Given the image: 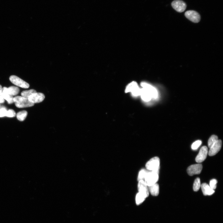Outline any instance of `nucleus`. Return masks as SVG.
Here are the masks:
<instances>
[{
  "label": "nucleus",
  "mask_w": 223,
  "mask_h": 223,
  "mask_svg": "<svg viewBox=\"0 0 223 223\" xmlns=\"http://www.w3.org/2000/svg\"><path fill=\"white\" fill-rule=\"evenodd\" d=\"M13 100L16 106L20 108L32 107L35 105L30 102L28 98L23 97L16 96L14 98Z\"/></svg>",
  "instance_id": "3"
},
{
  "label": "nucleus",
  "mask_w": 223,
  "mask_h": 223,
  "mask_svg": "<svg viewBox=\"0 0 223 223\" xmlns=\"http://www.w3.org/2000/svg\"><path fill=\"white\" fill-rule=\"evenodd\" d=\"M45 98V96L44 94L37 92L31 95L28 99L30 102L35 104L42 102Z\"/></svg>",
  "instance_id": "10"
},
{
  "label": "nucleus",
  "mask_w": 223,
  "mask_h": 223,
  "mask_svg": "<svg viewBox=\"0 0 223 223\" xmlns=\"http://www.w3.org/2000/svg\"><path fill=\"white\" fill-rule=\"evenodd\" d=\"M173 8L179 13H182L186 9V4L181 0H175L171 3Z\"/></svg>",
  "instance_id": "9"
},
{
  "label": "nucleus",
  "mask_w": 223,
  "mask_h": 223,
  "mask_svg": "<svg viewBox=\"0 0 223 223\" xmlns=\"http://www.w3.org/2000/svg\"><path fill=\"white\" fill-rule=\"evenodd\" d=\"M218 140V137L217 136L215 135L212 136L208 141V147L210 148Z\"/></svg>",
  "instance_id": "23"
},
{
  "label": "nucleus",
  "mask_w": 223,
  "mask_h": 223,
  "mask_svg": "<svg viewBox=\"0 0 223 223\" xmlns=\"http://www.w3.org/2000/svg\"><path fill=\"white\" fill-rule=\"evenodd\" d=\"M141 90L137 82L133 81L127 86L125 92H131L133 97H137L140 96Z\"/></svg>",
  "instance_id": "4"
},
{
  "label": "nucleus",
  "mask_w": 223,
  "mask_h": 223,
  "mask_svg": "<svg viewBox=\"0 0 223 223\" xmlns=\"http://www.w3.org/2000/svg\"><path fill=\"white\" fill-rule=\"evenodd\" d=\"M149 191L153 196H157L159 193V186L156 183L152 186H148Z\"/></svg>",
  "instance_id": "16"
},
{
  "label": "nucleus",
  "mask_w": 223,
  "mask_h": 223,
  "mask_svg": "<svg viewBox=\"0 0 223 223\" xmlns=\"http://www.w3.org/2000/svg\"><path fill=\"white\" fill-rule=\"evenodd\" d=\"M7 111L4 108L0 110V117L6 116Z\"/></svg>",
  "instance_id": "27"
},
{
  "label": "nucleus",
  "mask_w": 223,
  "mask_h": 223,
  "mask_svg": "<svg viewBox=\"0 0 223 223\" xmlns=\"http://www.w3.org/2000/svg\"><path fill=\"white\" fill-rule=\"evenodd\" d=\"M145 166L148 171L159 173L160 169V159L157 156L152 158L146 163Z\"/></svg>",
  "instance_id": "2"
},
{
  "label": "nucleus",
  "mask_w": 223,
  "mask_h": 223,
  "mask_svg": "<svg viewBox=\"0 0 223 223\" xmlns=\"http://www.w3.org/2000/svg\"><path fill=\"white\" fill-rule=\"evenodd\" d=\"M5 102V100L1 96H0V103H3Z\"/></svg>",
  "instance_id": "28"
},
{
  "label": "nucleus",
  "mask_w": 223,
  "mask_h": 223,
  "mask_svg": "<svg viewBox=\"0 0 223 223\" xmlns=\"http://www.w3.org/2000/svg\"><path fill=\"white\" fill-rule=\"evenodd\" d=\"M203 166L201 164L193 165L189 166L187 169V172L189 175L192 176L201 173L202 169Z\"/></svg>",
  "instance_id": "8"
},
{
  "label": "nucleus",
  "mask_w": 223,
  "mask_h": 223,
  "mask_svg": "<svg viewBox=\"0 0 223 223\" xmlns=\"http://www.w3.org/2000/svg\"><path fill=\"white\" fill-rule=\"evenodd\" d=\"M146 198L142 194L139 192L136 194V202L137 205L141 204L145 200Z\"/></svg>",
  "instance_id": "20"
},
{
  "label": "nucleus",
  "mask_w": 223,
  "mask_h": 223,
  "mask_svg": "<svg viewBox=\"0 0 223 223\" xmlns=\"http://www.w3.org/2000/svg\"><path fill=\"white\" fill-rule=\"evenodd\" d=\"M2 87L1 85H0V94H1L2 93Z\"/></svg>",
  "instance_id": "29"
},
{
  "label": "nucleus",
  "mask_w": 223,
  "mask_h": 223,
  "mask_svg": "<svg viewBox=\"0 0 223 223\" xmlns=\"http://www.w3.org/2000/svg\"><path fill=\"white\" fill-rule=\"evenodd\" d=\"M202 142L198 140L194 142L192 145V148L193 150H196L201 145Z\"/></svg>",
  "instance_id": "24"
},
{
  "label": "nucleus",
  "mask_w": 223,
  "mask_h": 223,
  "mask_svg": "<svg viewBox=\"0 0 223 223\" xmlns=\"http://www.w3.org/2000/svg\"><path fill=\"white\" fill-rule=\"evenodd\" d=\"M148 171L144 169H141L139 172L137 177V180L139 182L141 180H144Z\"/></svg>",
  "instance_id": "18"
},
{
  "label": "nucleus",
  "mask_w": 223,
  "mask_h": 223,
  "mask_svg": "<svg viewBox=\"0 0 223 223\" xmlns=\"http://www.w3.org/2000/svg\"><path fill=\"white\" fill-rule=\"evenodd\" d=\"M201 185L200 179L198 178L195 180L193 186V189L195 192H197L198 191L201 187Z\"/></svg>",
  "instance_id": "22"
},
{
  "label": "nucleus",
  "mask_w": 223,
  "mask_h": 223,
  "mask_svg": "<svg viewBox=\"0 0 223 223\" xmlns=\"http://www.w3.org/2000/svg\"><path fill=\"white\" fill-rule=\"evenodd\" d=\"M217 183V181L216 179H212L210 182L209 186L212 189L214 190L216 188Z\"/></svg>",
  "instance_id": "25"
},
{
  "label": "nucleus",
  "mask_w": 223,
  "mask_h": 223,
  "mask_svg": "<svg viewBox=\"0 0 223 223\" xmlns=\"http://www.w3.org/2000/svg\"><path fill=\"white\" fill-rule=\"evenodd\" d=\"M37 92L36 90L34 89L26 90L23 91L21 93V95L22 97L29 98L31 95Z\"/></svg>",
  "instance_id": "21"
},
{
  "label": "nucleus",
  "mask_w": 223,
  "mask_h": 223,
  "mask_svg": "<svg viewBox=\"0 0 223 223\" xmlns=\"http://www.w3.org/2000/svg\"><path fill=\"white\" fill-rule=\"evenodd\" d=\"M142 88L141 90L140 96L144 102H150L152 99H156L158 93L156 89L149 83L142 82L141 83Z\"/></svg>",
  "instance_id": "1"
},
{
  "label": "nucleus",
  "mask_w": 223,
  "mask_h": 223,
  "mask_svg": "<svg viewBox=\"0 0 223 223\" xmlns=\"http://www.w3.org/2000/svg\"><path fill=\"white\" fill-rule=\"evenodd\" d=\"M202 192L205 196H211L215 192L214 190L212 189L207 183H202L201 186Z\"/></svg>",
  "instance_id": "15"
},
{
  "label": "nucleus",
  "mask_w": 223,
  "mask_h": 223,
  "mask_svg": "<svg viewBox=\"0 0 223 223\" xmlns=\"http://www.w3.org/2000/svg\"><path fill=\"white\" fill-rule=\"evenodd\" d=\"M159 172L148 171L144 181L149 186L156 183L159 180Z\"/></svg>",
  "instance_id": "5"
},
{
  "label": "nucleus",
  "mask_w": 223,
  "mask_h": 223,
  "mask_svg": "<svg viewBox=\"0 0 223 223\" xmlns=\"http://www.w3.org/2000/svg\"><path fill=\"white\" fill-rule=\"evenodd\" d=\"M0 96L3 98L4 99L7 101L8 104H12L14 103V98L13 96H11L8 94H6L3 92H2Z\"/></svg>",
  "instance_id": "17"
},
{
  "label": "nucleus",
  "mask_w": 223,
  "mask_h": 223,
  "mask_svg": "<svg viewBox=\"0 0 223 223\" xmlns=\"http://www.w3.org/2000/svg\"><path fill=\"white\" fill-rule=\"evenodd\" d=\"M148 186L144 180H141L139 181L138 184L139 192L142 194L146 198L149 195V191Z\"/></svg>",
  "instance_id": "12"
},
{
  "label": "nucleus",
  "mask_w": 223,
  "mask_h": 223,
  "mask_svg": "<svg viewBox=\"0 0 223 223\" xmlns=\"http://www.w3.org/2000/svg\"><path fill=\"white\" fill-rule=\"evenodd\" d=\"M10 79L13 84L21 87L28 88L29 87L28 83L16 76H11L10 77Z\"/></svg>",
  "instance_id": "7"
},
{
  "label": "nucleus",
  "mask_w": 223,
  "mask_h": 223,
  "mask_svg": "<svg viewBox=\"0 0 223 223\" xmlns=\"http://www.w3.org/2000/svg\"><path fill=\"white\" fill-rule=\"evenodd\" d=\"M19 92V88L17 87L11 86L9 88L4 87L2 88V92L8 94L12 96L17 95Z\"/></svg>",
  "instance_id": "14"
},
{
  "label": "nucleus",
  "mask_w": 223,
  "mask_h": 223,
  "mask_svg": "<svg viewBox=\"0 0 223 223\" xmlns=\"http://www.w3.org/2000/svg\"><path fill=\"white\" fill-rule=\"evenodd\" d=\"M185 16L188 20L194 23H198L201 20L200 14L195 11H187L185 13Z\"/></svg>",
  "instance_id": "6"
},
{
  "label": "nucleus",
  "mask_w": 223,
  "mask_h": 223,
  "mask_svg": "<svg viewBox=\"0 0 223 223\" xmlns=\"http://www.w3.org/2000/svg\"><path fill=\"white\" fill-rule=\"evenodd\" d=\"M222 142L221 140H218L210 148L208 152L210 156H213L216 154L221 150Z\"/></svg>",
  "instance_id": "13"
},
{
  "label": "nucleus",
  "mask_w": 223,
  "mask_h": 223,
  "mask_svg": "<svg viewBox=\"0 0 223 223\" xmlns=\"http://www.w3.org/2000/svg\"><path fill=\"white\" fill-rule=\"evenodd\" d=\"M16 115L15 111L13 110H10L7 111L6 116L10 117H15Z\"/></svg>",
  "instance_id": "26"
},
{
  "label": "nucleus",
  "mask_w": 223,
  "mask_h": 223,
  "mask_svg": "<svg viewBox=\"0 0 223 223\" xmlns=\"http://www.w3.org/2000/svg\"><path fill=\"white\" fill-rule=\"evenodd\" d=\"M28 114L27 112L25 110L19 112L17 115L18 120L20 121H24L26 118Z\"/></svg>",
  "instance_id": "19"
},
{
  "label": "nucleus",
  "mask_w": 223,
  "mask_h": 223,
  "mask_svg": "<svg viewBox=\"0 0 223 223\" xmlns=\"http://www.w3.org/2000/svg\"><path fill=\"white\" fill-rule=\"evenodd\" d=\"M208 153V148L206 146L202 147L196 158V162L200 163L204 161L207 157Z\"/></svg>",
  "instance_id": "11"
}]
</instances>
